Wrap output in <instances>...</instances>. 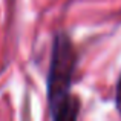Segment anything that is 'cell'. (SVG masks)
<instances>
[{
    "label": "cell",
    "mask_w": 121,
    "mask_h": 121,
    "mask_svg": "<svg viewBox=\"0 0 121 121\" xmlns=\"http://www.w3.org/2000/svg\"><path fill=\"white\" fill-rule=\"evenodd\" d=\"M77 61V51L71 37L65 32H58L54 37L46 80L48 106L51 118L55 121H71L78 118L80 100L72 94V80Z\"/></svg>",
    "instance_id": "cell-1"
},
{
    "label": "cell",
    "mask_w": 121,
    "mask_h": 121,
    "mask_svg": "<svg viewBox=\"0 0 121 121\" xmlns=\"http://www.w3.org/2000/svg\"><path fill=\"white\" fill-rule=\"evenodd\" d=\"M115 106H117V110L121 115V75L117 81V87H115Z\"/></svg>",
    "instance_id": "cell-2"
}]
</instances>
